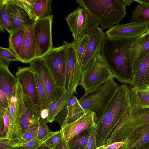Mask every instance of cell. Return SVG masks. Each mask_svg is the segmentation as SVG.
I'll return each instance as SVG.
<instances>
[{"instance_id": "cell-1", "label": "cell", "mask_w": 149, "mask_h": 149, "mask_svg": "<svg viewBox=\"0 0 149 149\" xmlns=\"http://www.w3.org/2000/svg\"><path fill=\"white\" fill-rule=\"evenodd\" d=\"M119 86L114 78L110 79L97 88L85 93L74 104L66 106L57 114L54 120L61 126L70 124L79 119L86 111L88 110L95 113L97 122Z\"/></svg>"}, {"instance_id": "cell-2", "label": "cell", "mask_w": 149, "mask_h": 149, "mask_svg": "<svg viewBox=\"0 0 149 149\" xmlns=\"http://www.w3.org/2000/svg\"><path fill=\"white\" fill-rule=\"evenodd\" d=\"M138 37L114 38L106 36L100 54L115 77L126 84L132 85V83L129 51L132 44Z\"/></svg>"}, {"instance_id": "cell-3", "label": "cell", "mask_w": 149, "mask_h": 149, "mask_svg": "<svg viewBox=\"0 0 149 149\" xmlns=\"http://www.w3.org/2000/svg\"><path fill=\"white\" fill-rule=\"evenodd\" d=\"M130 87L119 86L95 126L97 147L106 144L107 140L130 107Z\"/></svg>"}, {"instance_id": "cell-4", "label": "cell", "mask_w": 149, "mask_h": 149, "mask_svg": "<svg viewBox=\"0 0 149 149\" xmlns=\"http://www.w3.org/2000/svg\"><path fill=\"white\" fill-rule=\"evenodd\" d=\"M130 99L128 112L113 131L106 144L114 141H126L135 132L149 124V106L142 104L133 87L130 88Z\"/></svg>"}, {"instance_id": "cell-5", "label": "cell", "mask_w": 149, "mask_h": 149, "mask_svg": "<svg viewBox=\"0 0 149 149\" xmlns=\"http://www.w3.org/2000/svg\"><path fill=\"white\" fill-rule=\"evenodd\" d=\"M86 8L103 29H110L119 24L127 14L126 6L120 0H77Z\"/></svg>"}, {"instance_id": "cell-6", "label": "cell", "mask_w": 149, "mask_h": 149, "mask_svg": "<svg viewBox=\"0 0 149 149\" xmlns=\"http://www.w3.org/2000/svg\"><path fill=\"white\" fill-rule=\"evenodd\" d=\"M114 77L100 53L91 65L82 73L80 85L86 93L97 88Z\"/></svg>"}, {"instance_id": "cell-7", "label": "cell", "mask_w": 149, "mask_h": 149, "mask_svg": "<svg viewBox=\"0 0 149 149\" xmlns=\"http://www.w3.org/2000/svg\"><path fill=\"white\" fill-rule=\"evenodd\" d=\"M66 45L53 47L43 56L58 88L63 92L65 90V84L67 62Z\"/></svg>"}, {"instance_id": "cell-8", "label": "cell", "mask_w": 149, "mask_h": 149, "mask_svg": "<svg viewBox=\"0 0 149 149\" xmlns=\"http://www.w3.org/2000/svg\"><path fill=\"white\" fill-rule=\"evenodd\" d=\"M72 33L73 41H78L99 25L97 21L85 8L78 7L65 18Z\"/></svg>"}, {"instance_id": "cell-9", "label": "cell", "mask_w": 149, "mask_h": 149, "mask_svg": "<svg viewBox=\"0 0 149 149\" xmlns=\"http://www.w3.org/2000/svg\"><path fill=\"white\" fill-rule=\"evenodd\" d=\"M15 75L21 85L23 93L31 101L34 122L39 121L41 118V107L33 70L30 66L19 67Z\"/></svg>"}, {"instance_id": "cell-10", "label": "cell", "mask_w": 149, "mask_h": 149, "mask_svg": "<svg viewBox=\"0 0 149 149\" xmlns=\"http://www.w3.org/2000/svg\"><path fill=\"white\" fill-rule=\"evenodd\" d=\"M53 16L51 15L35 21L34 31L36 43V58L43 56L53 47L52 38Z\"/></svg>"}, {"instance_id": "cell-11", "label": "cell", "mask_w": 149, "mask_h": 149, "mask_svg": "<svg viewBox=\"0 0 149 149\" xmlns=\"http://www.w3.org/2000/svg\"><path fill=\"white\" fill-rule=\"evenodd\" d=\"M23 93L21 85L18 81L10 99L9 125L6 139L22 138L20 120Z\"/></svg>"}, {"instance_id": "cell-12", "label": "cell", "mask_w": 149, "mask_h": 149, "mask_svg": "<svg viewBox=\"0 0 149 149\" xmlns=\"http://www.w3.org/2000/svg\"><path fill=\"white\" fill-rule=\"evenodd\" d=\"M65 42L67 56L65 90L73 91L76 93V89L80 85L82 74L81 65L77 57L73 42Z\"/></svg>"}, {"instance_id": "cell-13", "label": "cell", "mask_w": 149, "mask_h": 149, "mask_svg": "<svg viewBox=\"0 0 149 149\" xmlns=\"http://www.w3.org/2000/svg\"><path fill=\"white\" fill-rule=\"evenodd\" d=\"M29 63V66L33 71L40 77L46 89L50 104L56 102L63 92L57 86L43 56L36 58Z\"/></svg>"}, {"instance_id": "cell-14", "label": "cell", "mask_w": 149, "mask_h": 149, "mask_svg": "<svg viewBox=\"0 0 149 149\" xmlns=\"http://www.w3.org/2000/svg\"><path fill=\"white\" fill-rule=\"evenodd\" d=\"M103 29L99 27L91 30L87 34L89 38L84 58L81 64L82 73L93 63L100 53L106 35Z\"/></svg>"}, {"instance_id": "cell-15", "label": "cell", "mask_w": 149, "mask_h": 149, "mask_svg": "<svg viewBox=\"0 0 149 149\" xmlns=\"http://www.w3.org/2000/svg\"><path fill=\"white\" fill-rule=\"evenodd\" d=\"M97 123L95 114L86 111L82 116L70 124L61 126L60 130L66 142L85 130L95 126Z\"/></svg>"}, {"instance_id": "cell-16", "label": "cell", "mask_w": 149, "mask_h": 149, "mask_svg": "<svg viewBox=\"0 0 149 149\" xmlns=\"http://www.w3.org/2000/svg\"><path fill=\"white\" fill-rule=\"evenodd\" d=\"M149 30L148 27L131 22L114 26L107 31L106 34L107 37L112 38H134L140 36Z\"/></svg>"}, {"instance_id": "cell-17", "label": "cell", "mask_w": 149, "mask_h": 149, "mask_svg": "<svg viewBox=\"0 0 149 149\" xmlns=\"http://www.w3.org/2000/svg\"><path fill=\"white\" fill-rule=\"evenodd\" d=\"M149 52V30L138 38L132 43L130 47L129 57L133 77L140 62Z\"/></svg>"}, {"instance_id": "cell-18", "label": "cell", "mask_w": 149, "mask_h": 149, "mask_svg": "<svg viewBox=\"0 0 149 149\" xmlns=\"http://www.w3.org/2000/svg\"><path fill=\"white\" fill-rule=\"evenodd\" d=\"M5 0L6 13L13 26L12 33L21 29L27 28L34 24L35 21L31 19L24 10L9 2L8 0Z\"/></svg>"}, {"instance_id": "cell-19", "label": "cell", "mask_w": 149, "mask_h": 149, "mask_svg": "<svg viewBox=\"0 0 149 149\" xmlns=\"http://www.w3.org/2000/svg\"><path fill=\"white\" fill-rule=\"evenodd\" d=\"M131 85L137 91H149V52L137 68Z\"/></svg>"}, {"instance_id": "cell-20", "label": "cell", "mask_w": 149, "mask_h": 149, "mask_svg": "<svg viewBox=\"0 0 149 149\" xmlns=\"http://www.w3.org/2000/svg\"><path fill=\"white\" fill-rule=\"evenodd\" d=\"M34 25L26 29L19 57L20 61L24 63H30L36 58V43Z\"/></svg>"}, {"instance_id": "cell-21", "label": "cell", "mask_w": 149, "mask_h": 149, "mask_svg": "<svg viewBox=\"0 0 149 149\" xmlns=\"http://www.w3.org/2000/svg\"><path fill=\"white\" fill-rule=\"evenodd\" d=\"M9 63L0 58V89L7 96L10 104L18 80L10 72L9 69Z\"/></svg>"}, {"instance_id": "cell-22", "label": "cell", "mask_w": 149, "mask_h": 149, "mask_svg": "<svg viewBox=\"0 0 149 149\" xmlns=\"http://www.w3.org/2000/svg\"><path fill=\"white\" fill-rule=\"evenodd\" d=\"M149 144V124L136 131L125 141L124 149H142Z\"/></svg>"}, {"instance_id": "cell-23", "label": "cell", "mask_w": 149, "mask_h": 149, "mask_svg": "<svg viewBox=\"0 0 149 149\" xmlns=\"http://www.w3.org/2000/svg\"><path fill=\"white\" fill-rule=\"evenodd\" d=\"M34 123L35 122L34 120L32 105L31 101L29 97L23 93L20 120L22 138L29 127Z\"/></svg>"}, {"instance_id": "cell-24", "label": "cell", "mask_w": 149, "mask_h": 149, "mask_svg": "<svg viewBox=\"0 0 149 149\" xmlns=\"http://www.w3.org/2000/svg\"><path fill=\"white\" fill-rule=\"evenodd\" d=\"M73 91H66L63 92L58 100L51 104L49 107V114L46 119L47 123H52L57 114L66 105L69 100L74 95Z\"/></svg>"}, {"instance_id": "cell-25", "label": "cell", "mask_w": 149, "mask_h": 149, "mask_svg": "<svg viewBox=\"0 0 149 149\" xmlns=\"http://www.w3.org/2000/svg\"><path fill=\"white\" fill-rule=\"evenodd\" d=\"M131 22L149 27V4L141 3L133 11Z\"/></svg>"}, {"instance_id": "cell-26", "label": "cell", "mask_w": 149, "mask_h": 149, "mask_svg": "<svg viewBox=\"0 0 149 149\" xmlns=\"http://www.w3.org/2000/svg\"><path fill=\"white\" fill-rule=\"evenodd\" d=\"M26 28L21 29L12 33L9 38L8 48L19 58Z\"/></svg>"}, {"instance_id": "cell-27", "label": "cell", "mask_w": 149, "mask_h": 149, "mask_svg": "<svg viewBox=\"0 0 149 149\" xmlns=\"http://www.w3.org/2000/svg\"><path fill=\"white\" fill-rule=\"evenodd\" d=\"M92 128L85 130L67 142L68 149H84L88 141Z\"/></svg>"}, {"instance_id": "cell-28", "label": "cell", "mask_w": 149, "mask_h": 149, "mask_svg": "<svg viewBox=\"0 0 149 149\" xmlns=\"http://www.w3.org/2000/svg\"><path fill=\"white\" fill-rule=\"evenodd\" d=\"M52 1L51 0H36L34 10L38 19L45 18L51 15Z\"/></svg>"}, {"instance_id": "cell-29", "label": "cell", "mask_w": 149, "mask_h": 149, "mask_svg": "<svg viewBox=\"0 0 149 149\" xmlns=\"http://www.w3.org/2000/svg\"><path fill=\"white\" fill-rule=\"evenodd\" d=\"M34 72L42 110L46 107H49L50 105V101L46 89L40 77L36 72Z\"/></svg>"}, {"instance_id": "cell-30", "label": "cell", "mask_w": 149, "mask_h": 149, "mask_svg": "<svg viewBox=\"0 0 149 149\" xmlns=\"http://www.w3.org/2000/svg\"><path fill=\"white\" fill-rule=\"evenodd\" d=\"M8 1L20 7L24 10L31 20L38 19L34 12V5L36 0H8Z\"/></svg>"}, {"instance_id": "cell-31", "label": "cell", "mask_w": 149, "mask_h": 149, "mask_svg": "<svg viewBox=\"0 0 149 149\" xmlns=\"http://www.w3.org/2000/svg\"><path fill=\"white\" fill-rule=\"evenodd\" d=\"M6 3L5 0L0 1V30L4 32V29L8 31L10 34L13 31V26L11 21L7 14Z\"/></svg>"}, {"instance_id": "cell-32", "label": "cell", "mask_w": 149, "mask_h": 149, "mask_svg": "<svg viewBox=\"0 0 149 149\" xmlns=\"http://www.w3.org/2000/svg\"><path fill=\"white\" fill-rule=\"evenodd\" d=\"M10 120L9 107L7 109L0 107V138L6 139Z\"/></svg>"}, {"instance_id": "cell-33", "label": "cell", "mask_w": 149, "mask_h": 149, "mask_svg": "<svg viewBox=\"0 0 149 149\" xmlns=\"http://www.w3.org/2000/svg\"><path fill=\"white\" fill-rule=\"evenodd\" d=\"M88 38V35L86 34L78 41H73L77 57L81 65L84 58Z\"/></svg>"}, {"instance_id": "cell-34", "label": "cell", "mask_w": 149, "mask_h": 149, "mask_svg": "<svg viewBox=\"0 0 149 149\" xmlns=\"http://www.w3.org/2000/svg\"><path fill=\"white\" fill-rule=\"evenodd\" d=\"M63 136L60 130L52 132L47 138L42 142V143L53 149L61 142Z\"/></svg>"}, {"instance_id": "cell-35", "label": "cell", "mask_w": 149, "mask_h": 149, "mask_svg": "<svg viewBox=\"0 0 149 149\" xmlns=\"http://www.w3.org/2000/svg\"><path fill=\"white\" fill-rule=\"evenodd\" d=\"M25 143L22 138H0V149H10L20 147Z\"/></svg>"}, {"instance_id": "cell-36", "label": "cell", "mask_w": 149, "mask_h": 149, "mask_svg": "<svg viewBox=\"0 0 149 149\" xmlns=\"http://www.w3.org/2000/svg\"><path fill=\"white\" fill-rule=\"evenodd\" d=\"M52 132L47 126L46 119L41 118L39 120L37 139L42 142Z\"/></svg>"}, {"instance_id": "cell-37", "label": "cell", "mask_w": 149, "mask_h": 149, "mask_svg": "<svg viewBox=\"0 0 149 149\" xmlns=\"http://www.w3.org/2000/svg\"><path fill=\"white\" fill-rule=\"evenodd\" d=\"M39 121L33 123L23 136L22 138L26 143L33 139H37Z\"/></svg>"}, {"instance_id": "cell-38", "label": "cell", "mask_w": 149, "mask_h": 149, "mask_svg": "<svg viewBox=\"0 0 149 149\" xmlns=\"http://www.w3.org/2000/svg\"><path fill=\"white\" fill-rule=\"evenodd\" d=\"M0 58L10 62L13 61H19L18 57L8 48H0Z\"/></svg>"}, {"instance_id": "cell-39", "label": "cell", "mask_w": 149, "mask_h": 149, "mask_svg": "<svg viewBox=\"0 0 149 149\" xmlns=\"http://www.w3.org/2000/svg\"><path fill=\"white\" fill-rule=\"evenodd\" d=\"M95 126L91 129L88 141L84 149H97V147L96 141Z\"/></svg>"}, {"instance_id": "cell-40", "label": "cell", "mask_w": 149, "mask_h": 149, "mask_svg": "<svg viewBox=\"0 0 149 149\" xmlns=\"http://www.w3.org/2000/svg\"><path fill=\"white\" fill-rule=\"evenodd\" d=\"M136 91L142 104L143 106H149V91Z\"/></svg>"}, {"instance_id": "cell-41", "label": "cell", "mask_w": 149, "mask_h": 149, "mask_svg": "<svg viewBox=\"0 0 149 149\" xmlns=\"http://www.w3.org/2000/svg\"><path fill=\"white\" fill-rule=\"evenodd\" d=\"M41 143L37 139H33L25 143L22 146L19 147L18 149H34Z\"/></svg>"}, {"instance_id": "cell-42", "label": "cell", "mask_w": 149, "mask_h": 149, "mask_svg": "<svg viewBox=\"0 0 149 149\" xmlns=\"http://www.w3.org/2000/svg\"><path fill=\"white\" fill-rule=\"evenodd\" d=\"M10 102L4 93L0 89V107L7 109L9 107Z\"/></svg>"}, {"instance_id": "cell-43", "label": "cell", "mask_w": 149, "mask_h": 149, "mask_svg": "<svg viewBox=\"0 0 149 149\" xmlns=\"http://www.w3.org/2000/svg\"><path fill=\"white\" fill-rule=\"evenodd\" d=\"M125 141H114L109 144L106 145V146L110 149H117L125 143Z\"/></svg>"}, {"instance_id": "cell-44", "label": "cell", "mask_w": 149, "mask_h": 149, "mask_svg": "<svg viewBox=\"0 0 149 149\" xmlns=\"http://www.w3.org/2000/svg\"><path fill=\"white\" fill-rule=\"evenodd\" d=\"M53 149H68L67 142L63 136L61 142Z\"/></svg>"}, {"instance_id": "cell-45", "label": "cell", "mask_w": 149, "mask_h": 149, "mask_svg": "<svg viewBox=\"0 0 149 149\" xmlns=\"http://www.w3.org/2000/svg\"><path fill=\"white\" fill-rule=\"evenodd\" d=\"M49 112V107H46L42 109L40 113L41 118L46 119L48 116Z\"/></svg>"}, {"instance_id": "cell-46", "label": "cell", "mask_w": 149, "mask_h": 149, "mask_svg": "<svg viewBox=\"0 0 149 149\" xmlns=\"http://www.w3.org/2000/svg\"><path fill=\"white\" fill-rule=\"evenodd\" d=\"M78 100L75 96L74 95L68 101L66 106H68L73 105Z\"/></svg>"}, {"instance_id": "cell-47", "label": "cell", "mask_w": 149, "mask_h": 149, "mask_svg": "<svg viewBox=\"0 0 149 149\" xmlns=\"http://www.w3.org/2000/svg\"><path fill=\"white\" fill-rule=\"evenodd\" d=\"M34 149H51L48 147L42 144L41 143Z\"/></svg>"}, {"instance_id": "cell-48", "label": "cell", "mask_w": 149, "mask_h": 149, "mask_svg": "<svg viewBox=\"0 0 149 149\" xmlns=\"http://www.w3.org/2000/svg\"><path fill=\"white\" fill-rule=\"evenodd\" d=\"M122 1L125 6H129L134 0H123Z\"/></svg>"}, {"instance_id": "cell-49", "label": "cell", "mask_w": 149, "mask_h": 149, "mask_svg": "<svg viewBox=\"0 0 149 149\" xmlns=\"http://www.w3.org/2000/svg\"><path fill=\"white\" fill-rule=\"evenodd\" d=\"M137 2L141 3L149 4V0H134Z\"/></svg>"}, {"instance_id": "cell-50", "label": "cell", "mask_w": 149, "mask_h": 149, "mask_svg": "<svg viewBox=\"0 0 149 149\" xmlns=\"http://www.w3.org/2000/svg\"><path fill=\"white\" fill-rule=\"evenodd\" d=\"M97 149H110L108 148L105 144L102 146H100L98 147H97Z\"/></svg>"}, {"instance_id": "cell-51", "label": "cell", "mask_w": 149, "mask_h": 149, "mask_svg": "<svg viewBox=\"0 0 149 149\" xmlns=\"http://www.w3.org/2000/svg\"><path fill=\"white\" fill-rule=\"evenodd\" d=\"M142 149H149V144L146 147Z\"/></svg>"}, {"instance_id": "cell-52", "label": "cell", "mask_w": 149, "mask_h": 149, "mask_svg": "<svg viewBox=\"0 0 149 149\" xmlns=\"http://www.w3.org/2000/svg\"><path fill=\"white\" fill-rule=\"evenodd\" d=\"M117 149H124L123 145L122 146H121L120 147Z\"/></svg>"}]
</instances>
